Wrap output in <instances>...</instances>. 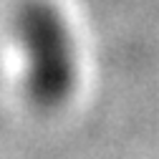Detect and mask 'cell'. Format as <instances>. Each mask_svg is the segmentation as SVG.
I'll return each mask as SVG.
<instances>
[{
	"label": "cell",
	"instance_id": "1",
	"mask_svg": "<svg viewBox=\"0 0 159 159\" xmlns=\"http://www.w3.org/2000/svg\"><path fill=\"white\" fill-rule=\"evenodd\" d=\"M15 41L28 98L41 109L66 104L78 84V46L63 10L51 0H28L15 15Z\"/></svg>",
	"mask_w": 159,
	"mask_h": 159
}]
</instances>
